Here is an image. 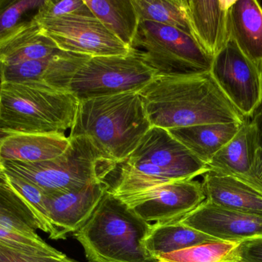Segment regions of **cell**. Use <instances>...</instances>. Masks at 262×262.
Returning a JSON list of instances; mask_svg holds the SVG:
<instances>
[{"label": "cell", "mask_w": 262, "mask_h": 262, "mask_svg": "<svg viewBox=\"0 0 262 262\" xmlns=\"http://www.w3.org/2000/svg\"><path fill=\"white\" fill-rule=\"evenodd\" d=\"M138 93L152 127L169 130L246 121L224 95L210 71L157 75Z\"/></svg>", "instance_id": "1"}, {"label": "cell", "mask_w": 262, "mask_h": 262, "mask_svg": "<svg viewBox=\"0 0 262 262\" xmlns=\"http://www.w3.org/2000/svg\"><path fill=\"white\" fill-rule=\"evenodd\" d=\"M151 127L141 97L129 92L78 101L69 137L89 138L120 165Z\"/></svg>", "instance_id": "2"}, {"label": "cell", "mask_w": 262, "mask_h": 262, "mask_svg": "<svg viewBox=\"0 0 262 262\" xmlns=\"http://www.w3.org/2000/svg\"><path fill=\"white\" fill-rule=\"evenodd\" d=\"M209 172L166 129L151 127L128 158L118 166L110 190L117 196L144 192L160 185L192 180Z\"/></svg>", "instance_id": "3"}, {"label": "cell", "mask_w": 262, "mask_h": 262, "mask_svg": "<svg viewBox=\"0 0 262 262\" xmlns=\"http://www.w3.org/2000/svg\"><path fill=\"white\" fill-rule=\"evenodd\" d=\"M150 227L109 189L73 235L89 262H160L145 246Z\"/></svg>", "instance_id": "4"}, {"label": "cell", "mask_w": 262, "mask_h": 262, "mask_svg": "<svg viewBox=\"0 0 262 262\" xmlns=\"http://www.w3.org/2000/svg\"><path fill=\"white\" fill-rule=\"evenodd\" d=\"M78 106L71 92L0 83V133L64 134L73 126Z\"/></svg>", "instance_id": "5"}, {"label": "cell", "mask_w": 262, "mask_h": 262, "mask_svg": "<svg viewBox=\"0 0 262 262\" xmlns=\"http://www.w3.org/2000/svg\"><path fill=\"white\" fill-rule=\"evenodd\" d=\"M70 138L67 150L55 159L36 163L3 162L2 170L33 183L45 193L66 192L106 181L118 163L86 137Z\"/></svg>", "instance_id": "6"}, {"label": "cell", "mask_w": 262, "mask_h": 262, "mask_svg": "<svg viewBox=\"0 0 262 262\" xmlns=\"http://www.w3.org/2000/svg\"><path fill=\"white\" fill-rule=\"evenodd\" d=\"M130 50L156 76L208 72L213 61L192 35L150 21H140Z\"/></svg>", "instance_id": "7"}, {"label": "cell", "mask_w": 262, "mask_h": 262, "mask_svg": "<svg viewBox=\"0 0 262 262\" xmlns=\"http://www.w3.org/2000/svg\"><path fill=\"white\" fill-rule=\"evenodd\" d=\"M155 76V72L131 52L90 57L74 76L69 92L78 101L139 92Z\"/></svg>", "instance_id": "8"}, {"label": "cell", "mask_w": 262, "mask_h": 262, "mask_svg": "<svg viewBox=\"0 0 262 262\" xmlns=\"http://www.w3.org/2000/svg\"><path fill=\"white\" fill-rule=\"evenodd\" d=\"M37 22L57 47L64 52L90 57L127 55L130 52L92 12Z\"/></svg>", "instance_id": "9"}, {"label": "cell", "mask_w": 262, "mask_h": 262, "mask_svg": "<svg viewBox=\"0 0 262 262\" xmlns=\"http://www.w3.org/2000/svg\"><path fill=\"white\" fill-rule=\"evenodd\" d=\"M210 72L240 114L245 118L253 116L262 105V69L229 39L214 57Z\"/></svg>", "instance_id": "10"}, {"label": "cell", "mask_w": 262, "mask_h": 262, "mask_svg": "<svg viewBox=\"0 0 262 262\" xmlns=\"http://www.w3.org/2000/svg\"><path fill=\"white\" fill-rule=\"evenodd\" d=\"M118 197L149 223L178 221L206 199L203 185L193 179L172 182Z\"/></svg>", "instance_id": "11"}, {"label": "cell", "mask_w": 262, "mask_h": 262, "mask_svg": "<svg viewBox=\"0 0 262 262\" xmlns=\"http://www.w3.org/2000/svg\"><path fill=\"white\" fill-rule=\"evenodd\" d=\"M111 185L100 182L66 192L46 193V206L53 229L52 239H66L79 230L101 203Z\"/></svg>", "instance_id": "12"}, {"label": "cell", "mask_w": 262, "mask_h": 262, "mask_svg": "<svg viewBox=\"0 0 262 262\" xmlns=\"http://www.w3.org/2000/svg\"><path fill=\"white\" fill-rule=\"evenodd\" d=\"M89 58L59 49L40 59L11 66L0 64V83H31L69 92L74 76Z\"/></svg>", "instance_id": "13"}, {"label": "cell", "mask_w": 262, "mask_h": 262, "mask_svg": "<svg viewBox=\"0 0 262 262\" xmlns=\"http://www.w3.org/2000/svg\"><path fill=\"white\" fill-rule=\"evenodd\" d=\"M219 241H236L262 236V218L218 206L206 199L179 220Z\"/></svg>", "instance_id": "14"}, {"label": "cell", "mask_w": 262, "mask_h": 262, "mask_svg": "<svg viewBox=\"0 0 262 262\" xmlns=\"http://www.w3.org/2000/svg\"><path fill=\"white\" fill-rule=\"evenodd\" d=\"M232 0H183L191 35L211 58L229 41L228 13Z\"/></svg>", "instance_id": "15"}, {"label": "cell", "mask_w": 262, "mask_h": 262, "mask_svg": "<svg viewBox=\"0 0 262 262\" xmlns=\"http://www.w3.org/2000/svg\"><path fill=\"white\" fill-rule=\"evenodd\" d=\"M70 145L66 134L0 133V163H36L55 159Z\"/></svg>", "instance_id": "16"}, {"label": "cell", "mask_w": 262, "mask_h": 262, "mask_svg": "<svg viewBox=\"0 0 262 262\" xmlns=\"http://www.w3.org/2000/svg\"><path fill=\"white\" fill-rule=\"evenodd\" d=\"M59 50L33 17L0 38V64L11 66L46 58Z\"/></svg>", "instance_id": "17"}, {"label": "cell", "mask_w": 262, "mask_h": 262, "mask_svg": "<svg viewBox=\"0 0 262 262\" xmlns=\"http://www.w3.org/2000/svg\"><path fill=\"white\" fill-rule=\"evenodd\" d=\"M202 185L209 201L231 210L262 218V192L250 183L235 177L208 172Z\"/></svg>", "instance_id": "18"}, {"label": "cell", "mask_w": 262, "mask_h": 262, "mask_svg": "<svg viewBox=\"0 0 262 262\" xmlns=\"http://www.w3.org/2000/svg\"><path fill=\"white\" fill-rule=\"evenodd\" d=\"M229 39L262 69V7L255 0H232L228 13Z\"/></svg>", "instance_id": "19"}, {"label": "cell", "mask_w": 262, "mask_h": 262, "mask_svg": "<svg viewBox=\"0 0 262 262\" xmlns=\"http://www.w3.org/2000/svg\"><path fill=\"white\" fill-rule=\"evenodd\" d=\"M258 149L255 127L252 122L246 121L208 163L209 172L235 177L252 184V166Z\"/></svg>", "instance_id": "20"}, {"label": "cell", "mask_w": 262, "mask_h": 262, "mask_svg": "<svg viewBox=\"0 0 262 262\" xmlns=\"http://www.w3.org/2000/svg\"><path fill=\"white\" fill-rule=\"evenodd\" d=\"M245 123L198 125L167 131L207 166L214 155L236 135Z\"/></svg>", "instance_id": "21"}, {"label": "cell", "mask_w": 262, "mask_h": 262, "mask_svg": "<svg viewBox=\"0 0 262 262\" xmlns=\"http://www.w3.org/2000/svg\"><path fill=\"white\" fill-rule=\"evenodd\" d=\"M216 241L219 240L185 226L178 220L151 225L145 246L156 258L162 254Z\"/></svg>", "instance_id": "22"}, {"label": "cell", "mask_w": 262, "mask_h": 262, "mask_svg": "<svg viewBox=\"0 0 262 262\" xmlns=\"http://www.w3.org/2000/svg\"><path fill=\"white\" fill-rule=\"evenodd\" d=\"M0 227L32 237L40 238L37 230L43 227L27 201L8 183L0 172Z\"/></svg>", "instance_id": "23"}, {"label": "cell", "mask_w": 262, "mask_h": 262, "mask_svg": "<svg viewBox=\"0 0 262 262\" xmlns=\"http://www.w3.org/2000/svg\"><path fill=\"white\" fill-rule=\"evenodd\" d=\"M84 2L104 27L130 49L140 23L132 0Z\"/></svg>", "instance_id": "24"}, {"label": "cell", "mask_w": 262, "mask_h": 262, "mask_svg": "<svg viewBox=\"0 0 262 262\" xmlns=\"http://www.w3.org/2000/svg\"><path fill=\"white\" fill-rule=\"evenodd\" d=\"M140 21H150L191 35L183 0H132Z\"/></svg>", "instance_id": "25"}, {"label": "cell", "mask_w": 262, "mask_h": 262, "mask_svg": "<svg viewBox=\"0 0 262 262\" xmlns=\"http://www.w3.org/2000/svg\"><path fill=\"white\" fill-rule=\"evenodd\" d=\"M240 243L216 241L203 243L156 257L160 262H226L233 260Z\"/></svg>", "instance_id": "26"}, {"label": "cell", "mask_w": 262, "mask_h": 262, "mask_svg": "<svg viewBox=\"0 0 262 262\" xmlns=\"http://www.w3.org/2000/svg\"><path fill=\"white\" fill-rule=\"evenodd\" d=\"M8 183L27 201L32 208L43 227V232L49 235L52 239L54 231L49 221V215L46 206V193L38 186H35L24 178L13 174L8 173L2 170Z\"/></svg>", "instance_id": "27"}, {"label": "cell", "mask_w": 262, "mask_h": 262, "mask_svg": "<svg viewBox=\"0 0 262 262\" xmlns=\"http://www.w3.org/2000/svg\"><path fill=\"white\" fill-rule=\"evenodd\" d=\"M45 0H0V38L36 12Z\"/></svg>", "instance_id": "28"}, {"label": "cell", "mask_w": 262, "mask_h": 262, "mask_svg": "<svg viewBox=\"0 0 262 262\" xmlns=\"http://www.w3.org/2000/svg\"><path fill=\"white\" fill-rule=\"evenodd\" d=\"M0 244L31 255H58L62 253L41 238H32L3 227H0Z\"/></svg>", "instance_id": "29"}, {"label": "cell", "mask_w": 262, "mask_h": 262, "mask_svg": "<svg viewBox=\"0 0 262 262\" xmlns=\"http://www.w3.org/2000/svg\"><path fill=\"white\" fill-rule=\"evenodd\" d=\"M84 0H45L44 3L34 14V19L37 21L58 18L77 12H90Z\"/></svg>", "instance_id": "30"}, {"label": "cell", "mask_w": 262, "mask_h": 262, "mask_svg": "<svg viewBox=\"0 0 262 262\" xmlns=\"http://www.w3.org/2000/svg\"><path fill=\"white\" fill-rule=\"evenodd\" d=\"M0 262H77L61 253L58 255H31L0 244Z\"/></svg>", "instance_id": "31"}, {"label": "cell", "mask_w": 262, "mask_h": 262, "mask_svg": "<svg viewBox=\"0 0 262 262\" xmlns=\"http://www.w3.org/2000/svg\"><path fill=\"white\" fill-rule=\"evenodd\" d=\"M233 260L241 262H262V236L241 241L234 252Z\"/></svg>", "instance_id": "32"}, {"label": "cell", "mask_w": 262, "mask_h": 262, "mask_svg": "<svg viewBox=\"0 0 262 262\" xmlns=\"http://www.w3.org/2000/svg\"><path fill=\"white\" fill-rule=\"evenodd\" d=\"M252 184L262 192V149L259 147L252 166Z\"/></svg>", "instance_id": "33"}, {"label": "cell", "mask_w": 262, "mask_h": 262, "mask_svg": "<svg viewBox=\"0 0 262 262\" xmlns=\"http://www.w3.org/2000/svg\"><path fill=\"white\" fill-rule=\"evenodd\" d=\"M256 132L257 143L258 147L262 149V105L254 115L252 121Z\"/></svg>", "instance_id": "34"}, {"label": "cell", "mask_w": 262, "mask_h": 262, "mask_svg": "<svg viewBox=\"0 0 262 262\" xmlns=\"http://www.w3.org/2000/svg\"><path fill=\"white\" fill-rule=\"evenodd\" d=\"M226 262H241V261H238V260H230V261H226Z\"/></svg>", "instance_id": "35"}, {"label": "cell", "mask_w": 262, "mask_h": 262, "mask_svg": "<svg viewBox=\"0 0 262 262\" xmlns=\"http://www.w3.org/2000/svg\"><path fill=\"white\" fill-rule=\"evenodd\" d=\"M2 170V166H1V163H0V172H1Z\"/></svg>", "instance_id": "36"}]
</instances>
